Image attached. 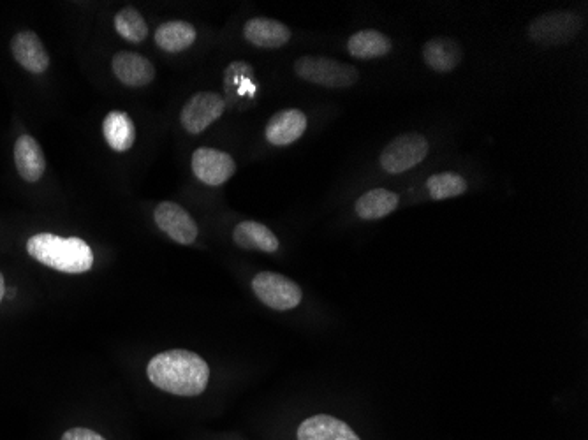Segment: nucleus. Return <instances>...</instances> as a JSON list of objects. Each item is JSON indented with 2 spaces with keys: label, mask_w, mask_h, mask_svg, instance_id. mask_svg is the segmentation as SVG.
Wrapping results in <instances>:
<instances>
[{
  "label": "nucleus",
  "mask_w": 588,
  "mask_h": 440,
  "mask_svg": "<svg viewBox=\"0 0 588 440\" xmlns=\"http://www.w3.org/2000/svg\"><path fill=\"white\" fill-rule=\"evenodd\" d=\"M155 388L177 396H198L210 381V367L196 352L185 349L161 352L147 367Z\"/></svg>",
  "instance_id": "1"
},
{
  "label": "nucleus",
  "mask_w": 588,
  "mask_h": 440,
  "mask_svg": "<svg viewBox=\"0 0 588 440\" xmlns=\"http://www.w3.org/2000/svg\"><path fill=\"white\" fill-rule=\"evenodd\" d=\"M27 252L45 266L62 273H85L94 266V252L81 238L39 233L27 242Z\"/></svg>",
  "instance_id": "2"
},
{
  "label": "nucleus",
  "mask_w": 588,
  "mask_h": 440,
  "mask_svg": "<svg viewBox=\"0 0 588 440\" xmlns=\"http://www.w3.org/2000/svg\"><path fill=\"white\" fill-rule=\"evenodd\" d=\"M294 73L303 81L326 88H349L360 80L354 66L328 57H302L294 62Z\"/></svg>",
  "instance_id": "3"
},
{
  "label": "nucleus",
  "mask_w": 588,
  "mask_h": 440,
  "mask_svg": "<svg viewBox=\"0 0 588 440\" xmlns=\"http://www.w3.org/2000/svg\"><path fill=\"white\" fill-rule=\"evenodd\" d=\"M581 18L571 11H550L529 25V37L541 46H560L573 41L580 32Z\"/></svg>",
  "instance_id": "4"
},
{
  "label": "nucleus",
  "mask_w": 588,
  "mask_h": 440,
  "mask_svg": "<svg viewBox=\"0 0 588 440\" xmlns=\"http://www.w3.org/2000/svg\"><path fill=\"white\" fill-rule=\"evenodd\" d=\"M430 145L419 132H407L391 141L381 154V168L390 175H400L418 166L427 157Z\"/></svg>",
  "instance_id": "5"
},
{
  "label": "nucleus",
  "mask_w": 588,
  "mask_h": 440,
  "mask_svg": "<svg viewBox=\"0 0 588 440\" xmlns=\"http://www.w3.org/2000/svg\"><path fill=\"white\" fill-rule=\"evenodd\" d=\"M252 289L266 307L280 312L296 308L302 303L303 294L300 286L280 273H258L252 280Z\"/></svg>",
  "instance_id": "6"
},
{
  "label": "nucleus",
  "mask_w": 588,
  "mask_h": 440,
  "mask_svg": "<svg viewBox=\"0 0 588 440\" xmlns=\"http://www.w3.org/2000/svg\"><path fill=\"white\" fill-rule=\"evenodd\" d=\"M226 111L224 97L215 92H198L184 104L180 113V122L191 134H201L210 125L217 122Z\"/></svg>",
  "instance_id": "7"
},
{
  "label": "nucleus",
  "mask_w": 588,
  "mask_h": 440,
  "mask_svg": "<svg viewBox=\"0 0 588 440\" xmlns=\"http://www.w3.org/2000/svg\"><path fill=\"white\" fill-rule=\"evenodd\" d=\"M192 171L203 184L219 187L235 175V159L217 148H198L192 154Z\"/></svg>",
  "instance_id": "8"
},
{
  "label": "nucleus",
  "mask_w": 588,
  "mask_h": 440,
  "mask_svg": "<svg viewBox=\"0 0 588 440\" xmlns=\"http://www.w3.org/2000/svg\"><path fill=\"white\" fill-rule=\"evenodd\" d=\"M154 219L159 229L180 245H191L198 238V224L187 210L173 201L159 203L155 208Z\"/></svg>",
  "instance_id": "9"
},
{
  "label": "nucleus",
  "mask_w": 588,
  "mask_h": 440,
  "mask_svg": "<svg viewBox=\"0 0 588 440\" xmlns=\"http://www.w3.org/2000/svg\"><path fill=\"white\" fill-rule=\"evenodd\" d=\"M307 117L300 110H282L275 113L266 124L265 136L273 147H289L300 140L307 131Z\"/></svg>",
  "instance_id": "10"
},
{
  "label": "nucleus",
  "mask_w": 588,
  "mask_h": 440,
  "mask_svg": "<svg viewBox=\"0 0 588 440\" xmlns=\"http://www.w3.org/2000/svg\"><path fill=\"white\" fill-rule=\"evenodd\" d=\"M111 69L125 87H145L155 78V67L138 53L120 52L111 60Z\"/></svg>",
  "instance_id": "11"
},
{
  "label": "nucleus",
  "mask_w": 588,
  "mask_h": 440,
  "mask_svg": "<svg viewBox=\"0 0 588 440\" xmlns=\"http://www.w3.org/2000/svg\"><path fill=\"white\" fill-rule=\"evenodd\" d=\"M11 52L16 62L32 74H43L50 67V57L46 53L45 46L37 34L25 30L18 32L11 41Z\"/></svg>",
  "instance_id": "12"
},
{
  "label": "nucleus",
  "mask_w": 588,
  "mask_h": 440,
  "mask_svg": "<svg viewBox=\"0 0 588 440\" xmlns=\"http://www.w3.org/2000/svg\"><path fill=\"white\" fill-rule=\"evenodd\" d=\"M243 37L258 48L277 50L289 43L291 30L284 23L272 18H252L243 27Z\"/></svg>",
  "instance_id": "13"
},
{
  "label": "nucleus",
  "mask_w": 588,
  "mask_h": 440,
  "mask_svg": "<svg viewBox=\"0 0 588 440\" xmlns=\"http://www.w3.org/2000/svg\"><path fill=\"white\" fill-rule=\"evenodd\" d=\"M298 440H360V437L342 419L317 414L300 425Z\"/></svg>",
  "instance_id": "14"
},
{
  "label": "nucleus",
  "mask_w": 588,
  "mask_h": 440,
  "mask_svg": "<svg viewBox=\"0 0 588 440\" xmlns=\"http://www.w3.org/2000/svg\"><path fill=\"white\" fill-rule=\"evenodd\" d=\"M462 46L453 37L437 36L423 46V60L435 73H451L462 62Z\"/></svg>",
  "instance_id": "15"
},
{
  "label": "nucleus",
  "mask_w": 588,
  "mask_h": 440,
  "mask_svg": "<svg viewBox=\"0 0 588 440\" xmlns=\"http://www.w3.org/2000/svg\"><path fill=\"white\" fill-rule=\"evenodd\" d=\"M15 162L18 173L29 184L37 182L45 173L46 161L43 150L29 134H23L16 141Z\"/></svg>",
  "instance_id": "16"
},
{
  "label": "nucleus",
  "mask_w": 588,
  "mask_h": 440,
  "mask_svg": "<svg viewBox=\"0 0 588 440\" xmlns=\"http://www.w3.org/2000/svg\"><path fill=\"white\" fill-rule=\"evenodd\" d=\"M233 240L240 249L261 250V252H277L279 250V240L273 235L270 229L254 222V220H245L240 222L233 231Z\"/></svg>",
  "instance_id": "17"
},
{
  "label": "nucleus",
  "mask_w": 588,
  "mask_h": 440,
  "mask_svg": "<svg viewBox=\"0 0 588 440\" xmlns=\"http://www.w3.org/2000/svg\"><path fill=\"white\" fill-rule=\"evenodd\" d=\"M198 37V32L191 23L182 20L162 23L159 29L155 30V44L162 52L178 53L191 48Z\"/></svg>",
  "instance_id": "18"
},
{
  "label": "nucleus",
  "mask_w": 588,
  "mask_h": 440,
  "mask_svg": "<svg viewBox=\"0 0 588 440\" xmlns=\"http://www.w3.org/2000/svg\"><path fill=\"white\" fill-rule=\"evenodd\" d=\"M104 140L115 152H127L136 141V127L124 111H111L104 118Z\"/></svg>",
  "instance_id": "19"
},
{
  "label": "nucleus",
  "mask_w": 588,
  "mask_h": 440,
  "mask_svg": "<svg viewBox=\"0 0 588 440\" xmlns=\"http://www.w3.org/2000/svg\"><path fill=\"white\" fill-rule=\"evenodd\" d=\"M347 50L354 59H381L391 50V41L377 30H360L347 41Z\"/></svg>",
  "instance_id": "20"
},
{
  "label": "nucleus",
  "mask_w": 588,
  "mask_h": 440,
  "mask_svg": "<svg viewBox=\"0 0 588 440\" xmlns=\"http://www.w3.org/2000/svg\"><path fill=\"white\" fill-rule=\"evenodd\" d=\"M398 208V196L388 189H372L365 192L354 205L358 217L363 220L384 219Z\"/></svg>",
  "instance_id": "21"
},
{
  "label": "nucleus",
  "mask_w": 588,
  "mask_h": 440,
  "mask_svg": "<svg viewBox=\"0 0 588 440\" xmlns=\"http://www.w3.org/2000/svg\"><path fill=\"white\" fill-rule=\"evenodd\" d=\"M115 29L120 37L129 43H141L148 36V25L140 11L134 8H124L115 15Z\"/></svg>",
  "instance_id": "22"
},
{
  "label": "nucleus",
  "mask_w": 588,
  "mask_h": 440,
  "mask_svg": "<svg viewBox=\"0 0 588 440\" xmlns=\"http://www.w3.org/2000/svg\"><path fill=\"white\" fill-rule=\"evenodd\" d=\"M252 76H254V69L245 64V62H233L231 66L224 71V87L228 90L229 99L233 94H238L240 97L254 96L256 87L252 85Z\"/></svg>",
  "instance_id": "23"
},
{
  "label": "nucleus",
  "mask_w": 588,
  "mask_h": 440,
  "mask_svg": "<svg viewBox=\"0 0 588 440\" xmlns=\"http://www.w3.org/2000/svg\"><path fill=\"white\" fill-rule=\"evenodd\" d=\"M427 189L430 192V198L434 201H442V199L456 198L465 194L467 182L458 173H437L428 178Z\"/></svg>",
  "instance_id": "24"
},
{
  "label": "nucleus",
  "mask_w": 588,
  "mask_h": 440,
  "mask_svg": "<svg viewBox=\"0 0 588 440\" xmlns=\"http://www.w3.org/2000/svg\"><path fill=\"white\" fill-rule=\"evenodd\" d=\"M62 440H106L89 428H71L62 435Z\"/></svg>",
  "instance_id": "25"
},
{
  "label": "nucleus",
  "mask_w": 588,
  "mask_h": 440,
  "mask_svg": "<svg viewBox=\"0 0 588 440\" xmlns=\"http://www.w3.org/2000/svg\"><path fill=\"white\" fill-rule=\"evenodd\" d=\"M4 294H6V284H4V275L0 273V301L4 300Z\"/></svg>",
  "instance_id": "26"
}]
</instances>
